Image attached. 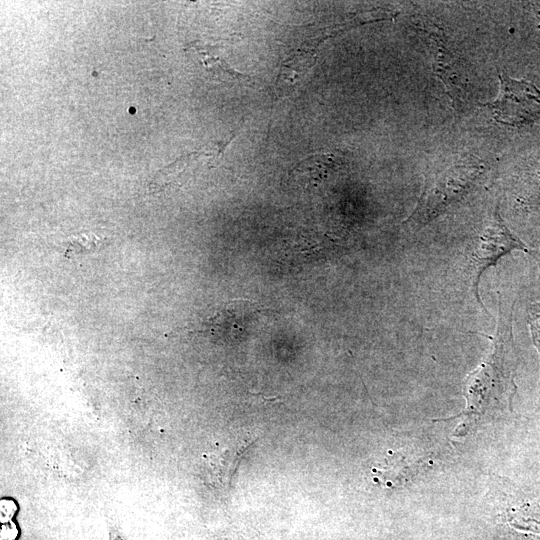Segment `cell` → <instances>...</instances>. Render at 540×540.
I'll list each match as a JSON object with an SVG mask.
<instances>
[{
	"instance_id": "6da1fadb",
	"label": "cell",
	"mask_w": 540,
	"mask_h": 540,
	"mask_svg": "<svg viewBox=\"0 0 540 540\" xmlns=\"http://www.w3.org/2000/svg\"><path fill=\"white\" fill-rule=\"evenodd\" d=\"M497 328L493 336L491 352L485 360L466 379L464 395L467 408L462 415V428L456 432L460 435L467 421L482 414L510 407L516 392L514 382L516 356L512 332L513 305L506 309L499 298Z\"/></svg>"
},
{
	"instance_id": "7a4b0ae2",
	"label": "cell",
	"mask_w": 540,
	"mask_h": 540,
	"mask_svg": "<svg viewBox=\"0 0 540 540\" xmlns=\"http://www.w3.org/2000/svg\"><path fill=\"white\" fill-rule=\"evenodd\" d=\"M490 167L473 154L456 155L426 177L420 197L404 224L420 229L477 191L487 180Z\"/></svg>"
},
{
	"instance_id": "3957f363",
	"label": "cell",
	"mask_w": 540,
	"mask_h": 540,
	"mask_svg": "<svg viewBox=\"0 0 540 540\" xmlns=\"http://www.w3.org/2000/svg\"><path fill=\"white\" fill-rule=\"evenodd\" d=\"M513 250H520L534 257L540 270V258L537 253L507 227L496 208L480 232L470 256L473 276L472 292L478 304L486 312L479 293L481 276L486 269L495 266L501 257Z\"/></svg>"
},
{
	"instance_id": "277c9868",
	"label": "cell",
	"mask_w": 540,
	"mask_h": 540,
	"mask_svg": "<svg viewBox=\"0 0 540 540\" xmlns=\"http://www.w3.org/2000/svg\"><path fill=\"white\" fill-rule=\"evenodd\" d=\"M498 97L486 104L494 119L504 125L523 126L540 120V90L524 79L499 73Z\"/></svg>"
},
{
	"instance_id": "5b68a950",
	"label": "cell",
	"mask_w": 540,
	"mask_h": 540,
	"mask_svg": "<svg viewBox=\"0 0 540 540\" xmlns=\"http://www.w3.org/2000/svg\"><path fill=\"white\" fill-rule=\"evenodd\" d=\"M428 38L432 44L434 69L444 83L454 106L461 109L469 97L467 79L460 70L457 58L444 45L442 38L437 33H431Z\"/></svg>"
},
{
	"instance_id": "8992f818",
	"label": "cell",
	"mask_w": 540,
	"mask_h": 540,
	"mask_svg": "<svg viewBox=\"0 0 540 540\" xmlns=\"http://www.w3.org/2000/svg\"><path fill=\"white\" fill-rule=\"evenodd\" d=\"M335 167V161L331 154H316L307 157L300 162L292 172L298 176L308 177L310 179H322L329 169Z\"/></svg>"
},
{
	"instance_id": "52a82bcc",
	"label": "cell",
	"mask_w": 540,
	"mask_h": 540,
	"mask_svg": "<svg viewBox=\"0 0 540 540\" xmlns=\"http://www.w3.org/2000/svg\"><path fill=\"white\" fill-rule=\"evenodd\" d=\"M102 239L92 233H83L71 236L67 239L65 256L71 257L83 253H89L100 248Z\"/></svg>"
},
{
	"instance_id": "ba28073f",
	"label": "cell",
	"mask_w": 540,
	"mask_h": 540,
	"mask_svg": "<svg viewBox=\"0 0 540 540\" xmlns=\"http://www.w3.org/2000/svg\"><path fill=\"white\" fill-rule=\"evenodd\" d=\"M524 177L523 200L525 203H535L540 199V158L537 160L536 166L525 173Z\"/></svg>"
},
{
	"instance_id": "9c48e42d",
	"label": "cell",
	"mask_w": 540,
	"mask_h": 540,
	"mask_svg": "<svg viewBox=\"0 0 540 540\" xmlns=\"http://www.w3.org/2000/svg\"><path fill=\"white\" fill-rule=\"evenodd\" d=\"M528 324L532 340L540 356V301L529 305Z\"/></svg>"
},
{
	"instance_id": "30bf717a",
	"label": "cell",
	"mask_w": 540,
	"mask_h": 540,
	"mask_svg": "<svg viewBox=\"0 0 540 540\" xmlns=\"http://www.w3.org/2000/svg\"><path fill=\"white\" fill-rule=\"evenodd\" d=\"M530 7L537 21V27L540 30V2L530 3Z\"/></svg>"
}]
</instances>
